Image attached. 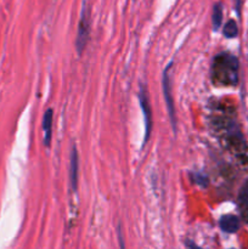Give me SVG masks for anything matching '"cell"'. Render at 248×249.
<instances>
[{
    "mask_svg": "<svg viewBox=\"0 0 248 249\" xmlns=\"http://www.w3.org/2000/svg\"><path fill=\"white\" fill-rule=\"evenodd\" d=\"M78 172H79V157H78V151L75 146L72 147L71 152V164H70V178L71 184L73 190H77L78 186Z\"/></svg>",
    "mask_w": 248,
    "mask_h": 249,
    "instance_id": "5b68a950",
    "label": "cell"
},
{
    "mask_svg": "<svg viewBox=\"0 0 248 249\" xmlns=\"http://www.w3.org/2000/svg\"><path fill=\"white\" fill-rule=\"evenodd\" d=\"M139 101H140L141 109L143 113V122H145V139H143V146L147 143L148 139L151 136V129H152V108L150 106V101H148L147 92H146L145 88L141 87L140 94H139Z\"/></svg>",
    "mask_w": 248,
    "mask_h": 249,
    "instance_id": "277c9868",
    "label": "cell"
},
{
    "mask_svg": "<svg viewBox=\"0 0 248 249\" xmlns=\"http://www.w3.org/2000/svg\"><path fill=\"white\" fill-rule=\"evenodd\" d=\"M192 180H194L195 184L199 185V186L206 187L208 185V178L202 174H192Z\"/></svg>",
    "mask_w": 248,
    "mask_h": 249,
    "instance_id": "8fae6325",
    "label": "cell"
},
{
    "mask_svg": "<svg viewBox=\"0 0 248 249\" xmlns=\"http://www.w3.org/2000/svg\"><path fill=\"white\" fill-rule=\"evenodd\" d=\"M187 249H201V248H198L196 245H194V243H190V245L187 246Z\"/></svg>",
    "mask_w": 248,
    "mask_h": 249,
    "instance_id": "7c38bea8",
    "label": "cell"
},
{
    "mask_svg": "<svg viewBox=\"0 0 248 249\" xmlns=\"http://www.w3.org/2000/svg\"><path fill=\"white\" fill-rule=\"evenodd\" d=\"M173 63L170 62L169 65L165 67L164 72H163V80H162V85H163V95H164V100L165 104H167V109L169 112V117H170V122H172L173 129H177V117H175V108H174V101H173V96H172V84H170V75H169V71L172 68Z\"/></svg>",
    "mask_w": 248,
    "mask_h": 249,
    "instance_id": "3957f363",
    "label": "cell"
},
{
    "mask_svg": "<svg viewBox=\"0 0 248 249\" xmlns=\"http://www.w3.org/2000/svg\"><path fill=\"white\" fill-rule=\"evenodd\" d=\"M219 225H220V229L224 232L235 233L240 229V219L236 215L228 214V215L221 216L220 221H219Z\"/></svg>",
    "mask_w": 248,
    "mask_h": 249,
    "instance_id": "8992f818",
    "label": "cell"
},
{
    "mask_svg": "<svg viewBox=\"0 0 248 249\" xmlns=\"http://www.w3.org/2000/svg\"><path fill=\"white\" fill-rule=\"evenodd\" d=\"M212 79L223 87H233L238 83V60L229 53H218L212 62Z\"/></svg>",
    "mask_w": 248,
    "mask_h": 249,
    "instance_id": "6da1fadb",
    "label": "cell"
},
{
    "mask_svg": "<svg viewBox=\"0 0 248 249\" xmlns=\"http://www.w3.org/2000/svg\"><path fill=\"white\" fill-rule=\"evenodd\" d=\"M221 21H223V5L215 4L213 7V12H212V23H213L214 31H218L219 27L221 26Z\"/></svg>",
    "mask_w": 248,
    "mask_h": 249,
    "instance_id": "9c48e42d",
    "label": "cell"
},
{
    "mask_svg": "<svg viewBox=\"0 0 248 249\" xmlns=\"http://www.w3.org/2000/svg\"><path fill=\"white\" fill-rule=\"evenodd\" d=\"M223 33L226 38H235L236 36L238 34V28H237V24L233 19H230V21L226 22V24L224 26L223 29Z\"/></svg>",
    "mask_w": 248,
    "mask_h": 249,
    "instance_id": "30bf717a",
    "label": "cell"
},
{
    "mask_svg": "<svg viewBox=\"0 0 248 249\" xmlns=\"http://www.w3.org/2000/svg\"><path fill=\"white\" fill-rule=\"evenodd\" d=\"M238 206H240L242 216L248 221V181L245 182L238 196Z\"/></svg>",
    "mask_w": 248,
    "mask_h": 249,
    "instance_id": "ba28073f",
    "label": "cell"
},
{
    "mask_svg": "<svg viewBox=\"0 0 248 249\" xmlns=\"http://www.w3.org/2000/svg\"><path fill=\"white\" fill-rule=\"evenodd\" d=\"M90 36V14L89 9L87 5L84 4L82 10V15H80L79 23H78L77 29V38H75V49H77L78 53L82 55L83 51L87 48L88 40H89Z\"/></svg>",
    "mask_w": 248,
    "mask_h": 249,
    "instance_id": "7a4b0ae2",
    "label": "cell"
},
{
    "mask_svg": "<svg viewBox=\"0 0 248 249\" xmlns=\"http://www.w3.org/2000/svg\"><path fill=\"white\" fill-rule=\"evenodd\" d=\"M44 129V142L46 146H50L51 136H53V109H48L44 114L43 119Z\"/></svg>",
    "mask_w": 248,
    "mask_h": 249,
    "instance_id": "52a82bcc",
    "label": "cell"
}]
</instances>
